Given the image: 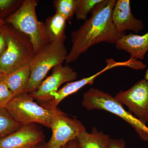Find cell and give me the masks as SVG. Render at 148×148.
Listing matches in <instances>:
<instances>
[{"mask_svg":"<svg viewBox=\"0 0 148 148\" xmlns=\"http://www.w3.org/2000/svg\"><path fill=\"white\" fill-rule=\"evenodd\" d=\"M116 0H103L91 11L78 29L72 32V45L65 61L66 64L76 61L82 53L101 42L115 44L125 33H120L113 23L112 12Z\"/></svg>","mask_w":148,"mask_h":148,"instance_id":"obj_1","label":"cell"},{"mask_svg":"<svg viewBox=\"0 0 148 148\" xmlns=\"http://www.w3.org/2000/svg\"><path fill=\"white\" fill-rule=\"evenodd\" d=\"M6 39V48L0 57V70L7 75L30 65L36 53L30 38L13 27L8 28Z\"/></svg>","mask_w":148,"mask_h":148,"instance_id":"obj_2","label":"cell"},{"mask_svg":"<svg viewBox=\"0 0 148 148\" xmlns=\"http://www.w3.org/2000/svg\"><path fill=\"white\" fill-rule=\"evenodd\" d=\"M38 1L24 0L15 12L6 21L14 29L30 38L36 53L49 42L44 23L38 21L36 13Z\"/></svg>","mask_w":148,"mask_h":148,"instance_id":"obj_3","label":"cell"},{"mask_svg":"<svg viewBox=\"0 0 148 148\" xmlns=\"http://www.w3.org/2000/svg\"><path fill=\"white\" fill-rule=\"evenodd\" d=\"M82 105L88 111L104 110L117 116L130 125L142 140L148 141V127L146 124L126 111L122 104L109 93L97 88H90L84 94Z\"/></svg>","mask_w":148,"mask_h":148,"instance_id":"obj_4","label":"cell"},{"mask_svg":"<svg viewBox=\"0 0 148 148\" xmlns=\"http://www.w3.org/2000/svg\"><path fill=\"white\" fill-rule=\"evenodd\" d=\"M68 54L64 42H50L42 48L30 64L31 75L26 93L36 90L49 71L62 64Z\"/></svg>","mask_w":148,"mask_h":148,"instance_id":"obj_5","label":"cell"},{"mask_svg":"<svg viewBox=\"0 0 148 148\" xmlns=\"http://www.w3.org/2000/svg\"><path fill=\"white\" fill-rule=\"evenodd\" d=\"M29 93L14 97L5 109L16 121L22 125L40 124L50 128L54 110L38 104Z\"/></svg>","mask_w":148,"mask_h":148,"instance_id":"obj_6","label":"cell"},{"mask_svg":"<svg viewBox=\"0 0 148 148\" xmlns=\"http://www.w3.org/2000/svg\"><path fill=\"white\" fill-rule=\"evenodd\" d=\"M50 129L52 135L45 144L46 148H64L86 130L81 122L70 117L58 108L53 112Z\"/></svg>","mask_w":148,"mask_h":148,"instance_id":"obj_7","label":"cell"},{"mask_svg":"<svg viewBox=\"0 0 148 148\" xmlns=\"http://www.w3.org/2000/svg\"><path fill=\"white\" fill-rule=\"evenodd\" d=\"M77 76L76 72L68 64H60L52 69L51 75L43 81L37 90L30 94L43 106L52 99L62 84L74 81Z\"/></svg>","mask_w":148,"mask_h":148,"instance_id":"obj_8","label":"cell"},{"mask_svg":"<svg viewBox=\"0 0 148 148\" xmlns=\"http://www.w3.org/2000/svg\"><path fill=\"white\" fill-rule=\"evenodd\" d=\"M116 98L125 105L139 120L146 124L148 121V82L141 80L128 90H121Z\"/></svg>","mask_w":148,"mask_h":148,"instance_id":"obj_9","label":"cell"},{"mask_svg":"<svg viewBox=\"0 0 148 148\" xmlns=\"http://www.w3.org/2000/svg\"><path fill=\"white\" fill-rule=\"evenodd\" d=\"M45 138L38 124L23 125L17 131L0 139V148H34L43 143Z\"/></svg>","mask_w":148,"mask_h":148,"instance_id":"obj_10","label":"cell"},{"mask_svg":"<svg viewBox=\"0 0 148 148\" xmlns=\"http://www.w3.org/2000/svg\"><path fill=\"white\" fill-rule=\"evenodd\" d=\"M106 63L107 65L103 70L94 75L87 77L84 78L79 80L67 83L57 91L49 102L42 106L50 110H56L57 108L58 105L65 98L77 92L87 85L93 84L95 79L101 74L113 68L123 66L124 65L123 62H117L112 58L107 59Z\"/></svg>","mask_w":148,"mask_h":148,"instance_id":"obj_11","label":"cell"},{"mask_svg":"<svg viewBox=\"0 0 148 148\" xmlns=\"http://www.w3.org/2000/svg\"><path fill=\"white\" fill-rule=\"evenodd\" d=\"M112 18L114 25L120 33L131 31L138 34L144 28L143 21L133 16L129 0L116 1L112 12Z\"/></svg>","mask_w":148,"mask_h":148,"instance_id":"obj_12","label":"cell"},{"mask_svg":"<svg viewBox=\"0 0 148 148\" xmlns=\"http://www.w3.org/2000/svg\"><path fill=\"white\" fill-rule=\"evenodd\" d=\"M115 45L118 49L125 51L132 58L143 60L148 51V32L143 35L125 34Z\"/></svg>","mask_w":148,"mask_h":148,"instance_id":"obj_13","label":"cell"},{"mask_svg":"<svg viewBox=\"0 0 148 148\" xmlns=\"http://www.w3.org/2000/svg\"><path fill=\"white\" fill-rule=\"evenodd\" d=\"M30 65L16 70L6 76L4 82L14 97L26 93L30 80Z\"/></svg>","mask_w":148,"mask_h":148,"instance_id":"obj_14","label":"cell"},{"mask_svg":"<svg viewBox=\"0 0 148 148\" xmlns=\"http://www.w3.org/2000/svg\"><path fill=\"white\" fill-rule=\"evenodd\" d=\"M66 21L65 17L57 13L47 18L44 25L49 42H64L66 38Z\"/></svg>","mask_w":148,"mask_h":148,"instance_id":"obj_15","label":"cell"},{"mask_svg":"<svg viewBox=\"0 0 148 148\" xmlns=\"http://www.w3.org/2000/svg\"><path fill=\"white\" fill-rule=\"evenodd\" d=\"M80 148H109L110 136L93 128L91 132L84 130L77 138Z\"/></svg>","mask_w":148,"mask_h":148,"instance_id":"obj_16","label":"cell"},{"mask_svg":"<svg viewBox=\"0 0 148 148\" xmlns=\"http://www.w3.org/2000/svg\"><path fill=\"white\" fill-rule=\"evenodd\" d=\"M22 125L14 119L6 109L0 108V139L17 131Z\"/></svg>","mask_w":148,"mask_h":148,"instance_id":"obj_17","label":"cell"},{"mask_svg":"<svg viewBox=\"0 0 148 148\" xmlns=\"http://www.w3.org/2000/svg\"><path fill=\"white\" fill-rule=\"evenodd\" d=\"M77 0H55L53 4L56 11L67 19L70 20L73 18L75 12Z\"/></svg>","mask_w":148,"mask_h":148,"instance_id":"obj_18","label":"cell"},{"mask_svg":"<svg viewBox=\"0 0 148 148\" xmlns=\"http://www.w3.org/2000/svg\"><path fill=\"white\" fill-rule=\"evenodd\" d=\"M103 0H77L75 14L78 20H86L88 14Z\"/></svg>","mask_w":148,"mask_h":148,"instance_id":"obj_19","label":"cell"},{"mask_svg":"<svg viewBox=\"0 0 148 148\" xmlns=\"http://www.w3.org/2000/svg\"><path fill=\"white\" fill-rule=\"evenodd\" d=\"M13 98V94L4 80L0 83V108H5Z\"/></svg>","mask_w":148,"mask_h":148,"instance_id":"obj_20","label":"cell"},{"mask_svg":"<svg viewBox=\"0 0 148 148\" xmlns=\"http://www.w3.org/2000/svg\"><path fill=\"white\" fill-rule=\"evenodd\" d=\"M8 28L6 26L0 25V57L6 48V35Z\"/></svg>","mask_w":148,"mask_h":148,"instance_id":"obj_21","label":"cell"},{"mask_svg":"<svg viewBox=\"0 0 148 148\" xmlns=\"http://www.w3.org/2000/svg\"><path fill=\"white\" fill-rule=\"evenodd\" d=\"M20 1L13 0H0V11L5 10Z\"/></svg>","mask_w":148,"mask_h":148,"instance_id":"obj_22","label":"cell"},{"mask_svg":"<svg viewBox=\"0 0 148 148\" xmlns=\"http://www.w3.org/2000/svg\"><path fill=\"white\" fill-rule=\"evenodd\" d=\"M109 148H126L125 142L122 139H111Z\"/></svg>","mask_w":148,"mask_h":148,"instance_id":"obj_23","label":"cell"},{"mask_svg":"<svg viewBox=\"0 0 148 148\" xmlns=\"http://www.w3.org/2000/svg\"><path fill=\"white\" fill-rule=\"evenodd\" d=\"M64 148H80L77 140H74L69 142Z\"/></svg>","mask_w":148,"mask_h":148,"instance_id":"obj_24","label":"cell"},{"mask_svg":"<svg viewBox=\"0 0 148 148\" xmlns=\"http://www.w3.org/2000/svg\"><path fill=\"white\" fill-rule=\"evenodd\" d=\"M5 75L3 73L1 70H0V83L1 82L5 79L6 77Z\"/></svg>","mask_w":148,"mask_h":148,"instance_id":"obj_25","label":"cell"},{"mask_svg":"<svg viewBox=\"0 0 148 148\" xmlns=\"http://www.w3.org/2000/svg\"><path fill=\"white\" fill-rule=\"evenodd\" d=\"M34 148H46V147L45 144H43L42 143V144L38 145L36 147H35Z\"/></svg>","mask_w":148,"mask_h":148,"instance_id":"obj_26","label":"cell"},{"mask_svg":"<svg viewBox=\"0 0 148 148\" xmlns=\"http://www.w3.org/2000/svg\"><path fill=\"white\" fill-rule=\"evenodd\" d=\"M145 79L147 80L148 82V69L147 70L145 73Z\"/></svg>","mask_w":148,"mask_h":148,"instance_id":"obj_27","label":"cell"},{"mask_svg":"<svg viewBox=\"0 0 148 148\" xmlns=\"http://www.w3.org/2000/svg\"><path fill=\"white\" fill-rule=\"evenodd\" d=\"M5 25V22L0 18V25Z\"/></svg>","mask_w":148,"mask_h":148,"instance_id":"obj_28","label":"cell"}]
</instances>
